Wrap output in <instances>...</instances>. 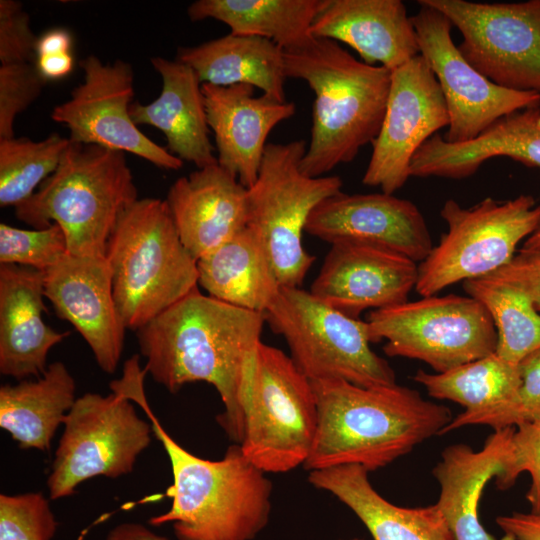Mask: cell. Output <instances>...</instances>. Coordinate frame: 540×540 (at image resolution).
Segmentation results:
<instances>
[{"label":"cell","mask_w":540,"mask_h":540,"mask_svg":"<svg viewBox=\"0 0 540 540\" xmlns=\"http://www.w3.org/2000/svg\"><path fill=\"white\" fill-rule=\"evenodd\" d=\"M264 323L263 313L197 288L136 331L144 370L172 394L193 382L212 385L224 405L217 422L240 444Z\"/></svg>","instance_id":"cell-1"},{"label":"cell","mask_w":540,"mask_h":540,"mask_svg":"<svg viewBox=\"0 0 540 540\" xmlns=\"http://www.w3.org/2000/svg\"><path fill=\"white\" fill-rule=\"evenodd\" d=\"M317 427L304 463L308 471L387 466L426 439L440 435L451 410L398 384L362 387L342 379L311 381Z\"/></svg>","instance_id":"cell-2"},{"label":"cell","mask_w":540,"mask_h":540,"mask_svg":"<svg viewBox=\"0 0 540 540\" xmlns=\"http://www.w3.org/2000/svg\"><path fill=\"white\" fill-rule=\"evenodd\" d=\"M127 396L150 419L171 466V507L151 517L149 524L172 523L178 540H253L270 520L273 485L266 473L245 458L237 443L219 460L192 454L162 427L143 384L130 388Z\"/></svg>","instance_id":"cell-3"},{"label":"cell","mask_w":540,"mask_h":540,"mask_svg":"<svg viewBox=\"0 0 540 540\" xmlns=\"http://www.w3.org/2000/svg\"><path fill=\"white\" fill-rule=\"evenodd\" d=\"M284 63L286 77L305 81L314 93L311 138L300 169L310 177L324 176L353 161L378 135L391 71L316 37L284 51Z\"/></svg>","instance_id":"cell-4"},{"label":"cell","mask_w":540,"mask_h":540,"mask_svg":"<svg viewBox=\"0 0 540 540\" xmlns=\"http://www.w3.org/2000/svg\"><path fill=\"white\" fill-rule=\"evenodd\" d=\"M137 199L124 152L70 141L55 172L15 215L34 229L58 224L71 255L105 257L119 217Z\"/></svg>","instance_id":"cell-5"},{"label":"cell","mask_w":540,"mask_h":540,"mask_svg":"<svg viewBox=\"0 0 540 540\" xmlns=\"http://www.w3.org/2000/svg\"><path fill=\"white\" fill-rule=\"evenodd\" d=\"M105 258L119 316L135 332L199 285L197 261L181 242L166 200L139 198L124 210Z\"/></svg>","instance_id":"cell-6"},{"label":"cell","mask_w":540,"mask_h":540,"mask_svg":"<svg viewBox=\"0 0 540 540\" xmlns=\"http://www.w3.org/2000/svg\"><path fill=\"white\" fill-rule=\"evenodd\" d=\"M297 368L310 380L342 379L362 387L396 384L390 364L370 347L368 324L300 287H281L264 313Z\"/></svg>","instance_id":"cell-7"},{"label":"cell","mask_w":540,"mask_h":540,"mask_svg":"<svg viewBox=\"0 0 540 540\" xmlns=\"http://www.w3.org/2000/svg\"><path fill=\"white\" fill-rule=\"evenodd\" d=\"M304 140L268 143L258 177L248 189L247 227L263 243L281 287H300L315 257L303 247L309 216L341 191L339 176L310 177L300 169Z\"/></svg>","instance_id":"cell-8"},{"label":"cell","mask_w":540,"mask_h":540,"mask_svg":"<svg viewBox=\"0 0 540 540\" xmlns=\"http://www.w3.org/2000/svg\"><path fill=\"white\" fill-rule=\"evenodd\" d=\"M440 216L447 232L418 264L415 290L422 297L490 275L508 264L518 244L539 226L540 204L531 195L507 201L487 197L470 208L448 199Z\"/></svg>","instance_id":"cell-9"},{"label":"cell","mask_w":540,"mask_h":540,"mask_svg":"<svg viewBox=\"0 0 540 540\" xmlns=\"http://www.w3.org/2000/svg\"><path fill=\"white\" fill-rule=\"evenodd\" d=\"M317 427L311 381L282 350L258 344L239 444L265 473H286L307 460Z\"/></svg>","instance_id":"cell-10"},{"label":"cell","mask_w":540,"mask_h":540,"mask_svg":"<svg viewBox=\"0 0 540 540\" xmlns=\"http://www.w3.org/2000/svg\"><path fill=\"white\" fill-rule=\"evenodd\" d=\"M371 343L384 353L425 362L442 373L495 352L497 332L485 306L471 296L449 294L372 310Z\"/></svg>","instance_id":"cell-11"},{"label":"cell","mask_w":540,"mask_h":540,"mask_svg":"<svg viewBox=\"0 0 540 540\" xmlns=\"http://www.w3.org/2000/svg\"><path fill=\"white\" fill-rule=\"evenodd\" d=\"M63 425L47 479L53 500L73 495L93 477L116 479L131 473L154 434L152 424L119 391L78 397Z\"/></svg>","instance_id":"cell-12"},{"label":"cell","mask_w":540,"mask_h":540,"mask_svg":"<svg viewBox=\"0 0 540 540\" xmlns=\"http://www.w3.org/2000/svg\"><path fill=\"white\" fill-rule=\"evenodd\" d=\"M419 2L443 13L460 31L458 49L482 75L501 87L540 97V0Z\"/></svg>","instance_id":"cell-13"},{"label":"cell","mask_w":540,"mask_h":540,"mask_svg":"<svg viewBox=\"0 0 540 540\" xmlns=\"http://www.w3.org/2000/svg\"><path fill=\"white\" fill-rule=\"evenodd\" d=\"M417 3L420 9L411 19L419 52L438 81L449 114L445 141H470L501 117L540 106L537 94L501 87L477 71L454 44L451 21L435 8Z\"/></svg>","instance_id":"cell-14"},{"label":"cell","mask_w":540,"mask_h":540,"mask_svg":"<svg viewBox=\"0 0 540 540\" xmlns=\"http://www.w3.org/2000/svg\"><path fill=\"white\" fill-rule=\"evenodd\" d=\"M83 81L55 106L51 119L64 125L71 142L131 153L166 170L183 161L143 134L130 116L134 97L132 66L121 59L103 63L95 55L80 60Z\"/></svg>","instance_id":"cell-15"},{"label":"cell","mask_w":540,"mask_h":540,"mask_svg":"<svg viewBox=\"0 0 540 540\" xmlns=\"http://www.w3.org/2000/svg\"><path fill=\"white\" fill-rule=\"evenodd\" d=\"M449 125V114L438 81L419 54L391 71L384 118L372 142V153L362 178L367 186L394 194L411 177L417 150Z\"/></svg>","instance_id":"cell-16"},{"label":"cell","mask_w":540,"mask_h":540,"mask_svg":"<svg viewBox=\"0 0 540 540\" xmlns=\"http://www.w3.org/2000/svg\"><path fill=\"white\" fill-rule=\"evenodd\" d=\"M305 232L328 243H363L423 261L433 243L425 218L411 201L394 194H346L324 199L312 211Z\"/></svg>","instance_id":"cell-17"},{"label":"cell","mask_w":540,"mask_h":540,"mask_svg":"<svg viewBox=\"0 0 540 540\" xmlns=\"http://www.w3.org/2000/svg\"><path fill=\"white\" fill-rule=\"evenodd\" d=\"M44 295L90 347L98 366L112 374L121 359L125 330L113 295L112 271L103 256L67 254L44 272Z\"/></svg>","instance_id":"cell-18"},{"label":"cell","mask_w":540,"mask_h":540,"mask_svg":"<svg viewBox=\"0 0 540 540\" xmlns=\"http://www.w3.org/2000/svg\"><path fill=\"white\" fill-rule=\"evenodd\" d=\"M418 264L397 252L363 243L332 244L310 292L332 308L357 318L366 309L408 301Z\"/></svg>","instance_id":"cell-19"},{"label":"cell","mask_w":540,"mask_h":540,"mask_svg":"<svg viewBox=\"0 0 540 540\" xmlns=\"http://www.w3.org/2000/svg\"><path fill=\"white\" fill-rule=\"evenodd\" d=\"M248 84H202L205 110L213 132L217 162L250 188L257 180L267 137L296 112L294 102L254 96Z\"/></svg>","instance_id":"cell-20"},{"label":"cell","mask_w":540,"mask_h":540,"mask_svg":"<svg viewBox=\"0 0 540 540\" xmlns=\"http://www.w3.org/2000/svg\"><path fill=\"white\" fill-rule=\"evenodd\" d=\"M166 202L181 242L196 261L247 227L248 189L218 163L178 178Z\"/></svg>","instance_id":"cell-21"},{"label":"cell","mask_w":540,"mask_h":540,"mask_svg":"<svg viewBox=\"0 0 540 540\" xmlns=\"http://www.w3.org/2000/svg\"><path fill=\"white\" fill-rule=\"evenodd\" d=\"M44 272L15 264L0 265V373L18 381L41 377L47 356L69 332L43 320Z\"/></svg>","instance_id":"cell-22"},{"label":"cell","mask_w":540,"mask_h":540,"mask_svg":"<svg viewBox=\"0 0 540 540\" xmlns=\"http://www.w3.org/2000/svg\"><path fill=\"white\" fill-rule=\"evenodd\" d=\"M311 34L347 44L366 64L389 71L420 54L412 19L400 0H325Z\"/></svg>","instance_id":"cell-23"},{"label":"cell","mask_w":540,"mask_h":540,"mask_svg":"<svg viewBox=\"0 0 540 540\" xmlns=\"http://www.w3.org/2000/svg\"><path fill=\"white\" fill-rule=\"evenodd\" d=\"M515 427L496 429L475 451L466 444L446 447L433 468L440 485L436 503L455 540H496L479 518V503L487 483L504 478L512 457Z\"/></svg>","instance_id":"cell-24"},{"label":"cell","mask_w":540,"mask_h":540,"mask_svg":"<svg viewBox=\"0 0 540 540\" xmlns=\"http://www.w3.org/2000/svg\"><path fill=\"white\" fill-rule=\"evenodd\" d=\"M495 157L540 168V106L507 114L464 143H449L435 134L413 156L410 175L463 179Z\"/></svg>","instance_id":"cell-25"},{"label":"cell","mask_w":540,"mask_h":540,"mask_svg":"<svg viewBox=\"0 0 540 540\" xmlns=\"http://www.w3.org/2000/svg\"><path fill=\"white\" fill-rule=\"evenodd\" d=\"M162 80L160 95L149 104L134 102L130 116L138 125L159 129L167 140V150L197 168L216 164L205 110L202 83L188 65L162 57L151 58Z\"/></svg>","instance_id":"cell-26"},{"label":"cell","mask_w":540,"mask_h":540,"mask_svg":"<svg viewBox=\"0 0 540 540\" xmlns=\"http://www.w3.org/2000/svg\"><path fill=\"white\" fill-rule=\"evenodd\" d=\"M360 465L309 471L308 481L346 505L364 524L373 540H455L436 504L397 506L372 486Z\"/></svg>","instance_id":"cell-27"},{"label":"cell","mask_w":540,"mask_h":540,"mask_svg":"<svg viewBox=\"0 0 540 540\" xmlns=\"http://www.w3.org/2000/svg\"><path fill=\"white\" fill-rule=\"evenodd\" d=\"M176 60L190 66L202 84H248L285 102L284 51L271 40L229 33L196 46L179 47Z\"/></svg>","instance_id":"cell-28"},{"label":"cell","mask_w":540,"mask_h":540,"mask_svg":"<svg viewBox=\"0 0 540 540\" xmlns=\"http://www.w3.org/2000/svg\"><path fill=\"white\" fill-rule=\"evenodd\" d=\"M198 284L230 305L265 313L281 285L261 240L248 227L197 260Z\"/></svg>","instance_id":"cell-29"},{"label":"cell","mask_w":540,"mask_h":540,"mask_svg":"<svg viewBox=\"0 0 540 540\" xmlns=\"http://www.w3.org/2000/svg\"><path fill=\"white\" fill-rule=\"evenodd\" d=\"M76 383L64 363L48 365L35 380L0 387V427L21 449L47 451L76 401Z\"/></svg>","instance_id":"cell-30"},{"label":"cell","mask_w":540,"mask_h":540,"mask_svg":"<svg viewBox=\"0 0 540 540\" xmlns=\"http://www.w3.org/2000/svg\"><path fill=\"white\" fill-rule=\"evenodd\" d=\"M325 0H196L187 8L191 21L215 19L230 33L271 40L283 51L307 43Z\"/></svg>","instance_id":"cell-31"},{"label":"cell","mask_w":540,"mask_h":540,"mask_svg":"<svg viewBox=\"0 0 540 540\" xmlns=\"http://www.w3.org/2000/svg\"><path fill=\"white\" fill-rule=\"evenodd\" d=\"M413 379L429 396L456 402L469 412L510 404L521 384L519 364L495 352L442 373L418 370Z\"/></svg>","instance_id":"cell-32"},{"label":"cell","mask_w":540,"mask_h":540,"mask_svg":"<svg viewBox=\"0 0 540 540\" xmlns=\"http://www.w3.org/2000/svg\"><path fill=\"white\" fill-rule=\"evenodd\" d=\"M463 289L489 312L497 332V355L518 364L540 348V312L522 287L490 274L464 281Z\"/></svg>","instance_id":"cell-33"},{"label":"cell","mask_w":540,"mask_h":540,"mask_svg":"<svg viewBox=\"0 0 540 540\" xmlns=\"http://www.w3.org/2000/svg\"><path fill=\"white\" fill-rule=\"evenodd\" d=\"M69 144L58 133L40 141L0 139V206L16 208L29 199L55 172Z\"/></svg>","instance_id":"cell-34"},{"label":"cell","mask_w":540,"mask_h":540,"mask_svg":"<svg viewBox=\"0 0 540 540\" xmlns=\"http://www.w3.org/2000/svg\"><path fill=\"white\" fill-rule=\"evenodd\" d=\"M521 384L516 398L505 406L463 411L452 418L442 434L468 425H487L494 430L540 421V348L519 363Z\"/></svg>","instance_id":"cell-35"},{"label":"cell","mask_w":540,"mask_h":540,"mask_svg":"<svg viewBox=\"0 0 540 540\" xmlns=\"http://www.w3.org/2000/svg\"><path fill=\"white\" fill-rule=\"evenodd\" d=\"M67 254L66 235L56 223L31 230L0 224V265L15 264L45 272Z\"/></svg>","instance_id":"cell-36"},{"label":"cell","mask_w":540,"mask_h":540,"mask_svg":"<svg viewBox=\"0 0 540 540\" xmlns=\"http://www.w3.org/2000/svg\"><path fill=\"white\" fill-rule=\"evenodd\" d=\"M57 526L41 492L0 495V540H52Z\"/></svg>","instance_id":"cell-37"},{"label":"cell","mask_w":540,"mask_h":540,"mask_svg":"<svg viewBox=\"0 0 540 540\" xmlns=\"http://www.w3.org/2000/svg\"><path fill=\"white\" fill-rule=\"evenodd\" d=\"M47 82L35 63L1 64L0 139L14 137L15 118L40 96Z\"/></svg>","instance_id":"cell-38"},{"label":"cell","mask_w":540,"mask_h":540,"mask_svg":"<svg viewBox=\"0 0 540 540\" xmlns=\"http://www.w3.org/2000/svg\"><path fill=\"white\" fill-rule=\"evenodd\" d=\"M523 472H528L531 476V486L526 493V499L530 503L531 511L540 513V421L515 427L511 463L497 486L500 489L511 487Z\"/></svg>","instance_id":"cell-39"},{"label":"cell","mask_w":540,"mask_h":540,"mask_svg":"<svg viewBox=\"0 0 540 540\" xmlns=\"http://www.w3.org/2000/svg\"><path fill=\"white\" fill-rule=\"evenodd\" d=\"M38 37L33 33L30 16L16 0L0 1L1 64L35 63Z\"/></svg>","instance_id":"cell-40"},{"label":"cell","mask_w":540,"mask_h":540,"mask_svg":"<svg viewBox=\"0 0 540 540\" xmlns=\"http://www.w3.org/2000/svg\"><path fill=\"white\" fill-rule=\"evenodd\" d=\"M492 274L522 287L540 312V249H521L508 264Z\"/></svg>","instance_id":"cell-41"},{"label":"cell","mask_w":540,"mask_h":540,"mask_svg":"<svg viewBox=\"0 0 540 540\" xmlns=\"http://www.w3.org/2000/svg\"><path fill=\"white\" fill-rule=\"evenodd\" d=\"M506 540H540V513L514 512L496 518Z\"/></svg>","instance_id":"cell-42"},{"label":"cell","mask_w":540,"mask_h":540,"mask_svg":"<svg viewBox=\"0 0 540 540\" xmlns=\"http://www.w3.org/2000/svg\"><path fill=\"white\" fill-rule=\"evenodd\" d=\"M71 52L44 55L36 58L35 65L41 75L48 80L67 76L73 69Z\"/></svg>","instance_id":"cell-43"},{"label":"cell","mask_w":540,"mask_h":540,"mask_svg":"<svg viewBox=\"0 0 540 540\" xmlns=\"http://www.w3.org/2000/svg\"><path fill=\"white\" fill-rule=\"evenodd\" d=\"M72 37L69 31L63 28L51 29L38 37L36 56L70 52Z\"/></svg>","instance_id":"cell-44"},{"label":"cell","mask_w":540,"mask_h":540,"mask_svg":"<svg viewBox=\"0 0 540 540\" xmlns=\"http://www.w3.org/2000/svg\"><path fill=\"white\" fill-rule=\"evenodd\" d=\"M106 540H169L141 523L124 522L114 526Z\"/></svg>","instance_id":"cell-45"},{"label":"cell","mask_w":540,"mask_h":540,"mask_svg":"<svg viewBox=\"0 0 540 540\" xmlns=\"http://www.w3.org/2000/svg\"><path fill=\"white\" fill-rule=\"evenodd\" d=\"M523 250L540 249V224L537 229L524 241Z\"/></svg>","instance_id":"cell-46"},{"label":"cell","mask_w":540,"mask_h":540,"mask_svg":"<svg viewBox=\"0 0 540 540\" xmlns=\"http://www.w3.org/2000/svg\"><path fill=\"white\" fill-rule=\"evenodd\" d=\"M350 540H362V539H358V538H353V539H350Z\"/></svg>","instance_id":"cell-47"}]
</instances>
